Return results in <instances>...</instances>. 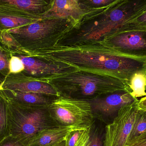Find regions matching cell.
<instances>
[{
  "instance_id": "cell-11",
  "label": "cell",
  "mask_w": 146,
  "mask_h": 146,
  "mask_svg": "<svg viewBox=\"0 0 146 146\" xmlns=\"http://www.w3.org/2000/svg\"><path fill=\"white\" fill-rule=\"evenodd\" d=\"M138 100L127 91H120L89 101L94 115L108 116L117 112L123 106Z\"/></svg>"
},
{
  "instance_id": "cell-22",
  "label": "cell",
  "mask_w": 146,
  "mask_h": 146,
  "mask_svg": "<svg viewBox=\"0 0 146 146\" xmlns=\"http://www.w3.org/2000/svg\"><path fill=\"white\" fill-rule=\"evenodd\" d=\"M146 131V112L139 109L135 117L129 141L137 137Z\"/></svg>"
},
{
  "instance_id": "cell-30",
  "label": "cell",
  "mask_w": 146,
  "mask_h": 146,
  "mask_svg": "<svg viewBox=\"0 0 146 146\" xmlns=\"http://www.w3.org/2000/svg\"><path fill=\"white\" fill-rule=\"evenodd\" d=\"M77 2H78V1H79V0H75Z\"/></svg>"
},
{
  "instance_id": "cell-15",
  "label": "cell",
  "mask_w": 146,
  "mask_h": 146,
  "mask_svg": "<svg viewBox=\"0 0 146 146\" xmlns=\"http://www.w3.org/2000/svg\"><path fill=\"white\" fill-rule=\"evenodd\" d=\"M54 0H0V4L13 5L37 17L42 19L51 9Z\"/></svg>"
},
{
  "instance_id": "cell-17",
  "label": "cell",
  "mask_w": 146,
  "mask_h": 146,
  "mask_svg": "<svg viewBox=\"0 0 146 146\" xmlns=\"http://www.w3.org/2000/svg\"><path fill=\"white\" fill-rule=\"evenodd\" d=\"M92 127L75 129L70 131L66 137L65 146H87L90 139Z\"/></svg>"
},
{
  "instance_id": "cell-1",
  "label": "cell",
  "mask_w": 146,
  "mask_h": 146,
  "mask_svg": "<svg viewBox=\"0 0 146 146\" xmlns=\"http://www.w3.org/2000/svg\"><path fill=\"white\" fill-rule=\"evenodd\" d=\"M67 44L36 50L29 56L113 76L127 85L135 73L146 70V58L122 54L103 40Z\"/></svg>"
},
{
  "instance_id": "cell-26",
  "label": "cell",
  "mask_w": 146,
  "mask_h": 146,
  "mask_svg": "<svg viewBox=\"0 0 146 146\" xmlns=\"http://www.w3.org/2000/svg\"><path fill=\"white\" fill-rule=\"evenodd\" d=\"M0 146H25L18 139L9 135L0 142Z\"/></svg>"
},
{
  "instance_id": "cell-3",
  "label": "cell",
  "mask_w": 146,
  "mask_h": 146,
  "mask_svg": "<svg viewBox=\"0 0 146 146\" xmlns=\"http://www.w3.org/2000/svg\"><path fill=\"white\" fill-rule=\"evenodd\" d=\"M135 13L130 0H118L106 7L90 10L66 40L70 42L102 40L121 31Z\"/></svg>"
},
{
  "instance_id": "cell-13",
  "label": "cell",
  "mask_w": 146,
  "mask_h": 146,
  "mask_svg": "<svg viewBox=\"0 0 146 146\" xmlns=\"http://www.w3.org/2000/svg\"><path fill=\"white\" fill-rule=\"evenodd\" d=\"M76 128L58 126L45 129L38 132L25 146H54L65 141L68 134Z\"/></svg>"
},
{
  "instance_id": "cell-7",
  "label": "cell",
  "mask_w": 146,
  "mask_h": 146,
  "mask_svg": "<svg viewBox=\"0 0 146 146\" xmlns=\"http://www.w3.org/2000/svg\"><path fill=\"white\" fill-rule=\"evenodd\" d=\"M137 100L122 107L111 123L106 127L103 146H128L139 110Z\"/></svg>"
},
{
  "instance_id": "cell-6",
  "label": "cell",
  "mask_w": 146,
  "mask_h": 146,
  "mask_svg": "<svg viewBox=\"0 0 146 146\" xmlns=\"http://www.w3.org/2000/svg\"><path fill=\"white\" fill-rule=\"evenodd\" d=\"M48 109L59 126L85 129L94 125V115L88 100L60 96L54 99Z\"/></svg>"
},
{
  "instance_id": "cell-2",
  "label": "cell",
  "mask_w": 146,
  "mask_h": 146,
  "mask_svg": "<svg viewBox=\"0 0 146 146\" xmlns=\"http://www.w3.org/2000/svg\"><path fill=\"white\" fill-rule=\"evenodd\" d=\"M38 78L54 87L60 96L88 101L116 92H130L128 85L118 78L79 69L48 78Z\"/></svg>"
},
{
  "instance_id": "cell-23",
  "label": "cell",
  "mask_w": 146,
  "mask_h": 146,
  "mask_svg": "<svg viewBox=\"0 0 146 146\" xmlns=\"http://www.w3.org/2000/svg\"><path fill=\"white\" fill-rule=\"evenodd\" d=\"M125 29L146 30V10L142 11L132 17L125 23L121 31Z\"/></svg>"
},
{
  "instance_id": "cell-24",
  "label": "cell",
  "mask_w": 146,
  "mask_h": 146,
  "mask_svg": "<svg viewBox=\"0 0 146 146\" xmlns=\"http://www.w3.org/2000/svg\"><path fill=\"white\" fill-rule=\"evenodd\" d=\"M9 74H17L23 72L25 69L24 64L20 58L13 56L9 62Z\"/></svg>"
},
{
  "instance_id": "cell-8",
  "label": "cell",
  "mask_w": 146,
  "mask_h": 146,
  "mask_svg": "<svg viewBox=\"0 0 146 146\" xmlns=\"http://www.w3.org/2000/svg\"><path fill=\"white\" fill-rule=\"evenodd\" d=\"M102 40L122 54L146 58V30L125 29Z\"/></svg>"
},
{
  "instance_id": "cell-31",
  "label": "cell",
  "mask_w": 146,
  "mask_h": 146,
  "mask_svg": "<svg viewBox=\"0 0 146 146\" xmlns=\"http://www.w3.org/2000/svg\"><path fill=\"white\" fill-rule=\"evenodd\" d=\"M144 110V111H145V112H146V110Z\"/></svg>"
},
{
  "instance_id": "cell-32",
  "label": "cell",
  "mask_w": 146,
  "mask_h": 146,
  "mask_svg": "<svg viewBox=\"0 0 146 146\" xmlns=\"http://www.w3.org/2000/svg\"><path fill=\"white\" fill-rule=\"evenodd\" d=\"M144 10H146V7L145 8V9H144Z\"/></svg>"
},
{
  "instance_id": "cell-12",
  "label": "cell",
  "mask_w": 146,
  "mask_h": 146,
  "mask_svg": "<svg viewBox=\"0 0 146 146\" xmlns=\"http://www.w3.org/2000/svg\"><path fill=\"white\" fill-rule=\"evenodd\" d=\"M42 19L16 6L0 4V31L27 25Z\"/></svg>"
},
{
  "instance_id": "cell-9",
  "label": "cell",
  "mask_w": 146,
  "mask_h": 146,
  "mask_svg": "<svg viewBox=\"0 0 146 146\" xmlns=\"http://www.w3.org/2000/svg\"><path fill=\"white\" fill-rule=\"evenodd\" d=\"M0 90L37 93L55 98L60 96L57 90L50 84L22 72L9 74L0 85Z\"/></svg>"
},
{
  "instance_id": "cell-21",
  "label": "cell",
  "mask_w": 146,
  "mask_h": 146,
  "mask_svg": "<svg viewBox=\"0 0 146 146\" xmlns=\"http://www.w3.org/2000/svg\"><path fill=\"white\" fill-rule=\"evenodd\" d=\"M118 0H79L80 8L85 13L90 10L106 7Z\"/></svg>"
},
{
  "instance_id": "cell-4",
  "label": "cell",
  "mask_w": 146,
  "mask_h": 146,
  "mask_svg": "<svg viewBox=\"0 0 146 146\" xmlns=\"http://www.w3.org/2000/svg\"><path fill=\"white\" fill-rule=\"evenodd\" d=\"M78 24L68 18H46L7 31L18 43L20 55L29 56L34 51L60 44Z\"/></svg>"
},
{
  "instance_id": "cell-16",
  "label": "cell",
  "mask_w": 146,
  "mask_h": 146,
  "mask_svg": "<svg viewBox=\"0 0 146 146\" xmlns=\"http://www.w3.org/2000/svg\"><path fill=\"white\" fill-rule=\"evenodd\" d=\"M0 92L5 96L15 101L30 105L48 106L56 98L37 93L22 92L4 90H0Z\"/></svg>"
},
{
  "instance_id": "cell-27",
  "label": "cell",
  "mask_w": 146,
  "mask_h": 146,
  "mask_svg": "<svg viewBox=\"0 0 146 146\" xmlns=\"http://www.w3.org/2000/svg\"><path fill=\"white\" fill-rule=\"evenodd\" d=\"M128 146H146V131L129 141Z\"/></svg>"
},
{
  "instance_id": "cell-28",
  "label": "cell",
  "mask_w": 146,
  "mask_h": 146,
  "mask_svg": "<svg viewBox=\"0 0 146 146\" xmlns=\"http://www.w3.org/2000/svg\"><path fill=\"white\" fill-rule=\"evenodd\" d=\"M138 106L139 109L146 110V96L139 100Z\"/></svg>"
},
{
  "instance_id": "cell-19",
  "label": "cell",
  "mask_w": 146,
  "mask_h": 146,
  "mask_svg": "<svg viewBox=\"0 0 146 146\" xmlns=\"http://www.w3.org/2000/svg\"><path fill=\"white\" fill-rule=\"evenodd\" d=\"M9 135L7 101L0 92V142Z\"/></svg>"
},
{
  "instance_id": "cell-5",
  "label": "cell",
  "mask_w": 146,
  "mask_h": 146,
  "mask_svg": "<svg viewBox=\"0 0 146 146\" xmlns=\"http://www.w3.org/2000/svg\"><path fill=\"white\" fill-rule=\"evenodd\" d=\"M4 95L8 103L9 135L17 138L25 145L40 131L59 126L50 117L48 106L25 104Z\"/></svg>"
},
{
  "instance_id": "cell-29",
  "label": "cell",
  "mask_w": 146,
  "mask_h": 146,
  "mask_svg": "<svg viewBox=\"0 0 146 146\" xmlns=\"http://www.w3.org/2000/svg\"><path fill=\"white\" fill-rule=\"evenodd\" d=\"M54 146H65V141H63V142H62V143L58 144V145H55Z\"/></svg>"
},
{
  "instance_id": "cell-20",
  "label": "cell",
  "mask_w": 146,
  "mask_h": 146,
  "mask_svg": "<svg viewBox=\"0 0 146 146\" xmlns=\"http://www.w3.org/2000/svg\"><path fill=\"white\" fill-rule=\"evenodd\" d=\"M13 56L0 41V85L9 74V62Z\"/></svg>"
},
{
  "instance_id": "cell-14",
  "label": "cell",
  "mask_w": 146,
  "mask_h": 146,
  "mask_svg": "<svg viewBox=\"0 0 146 146\" xmlns=\"http://www.w3.org/2000/svg\"><path fill=\"white\" fill-rule=\"evenodd\" d=\"M85 13L75 0H54L52 8L42 19L66 18L79 23Z\"/></svg>"
},
{
  "instance_id": "cell-18",
  "label": "cell",
  "mask_w": 146,
  "mask_h": 146,
  "mask_svg": "<svg viewBox=\"0 0 146 146\" xmlns=\"http://www.w3.org/2000/svg\"><path fill=\"white\" fill-rule=\"evenodd\" d=\"M128 86L130 94L134 98L146 96V70L135 73Z\"/></svg>"
},
{
  "instance_id": "cell-25",
  "label": "cell",
  "mask_w": 146,
  "mask_h": 146,
  "mask_svg": "<svg viewBox=\"0 0 146 146\" xmlns=\"http://www.w3.org/2000/svg\"><path fill=\"white\" fill-rule=\"evenodd\" d=\"M87 146H103L100 135L97 129L94 128V125L91 129L90 139Z\"/></svg>"
},
{
  "instance_id": "cell-10",
  "label": "cell",
  "mask_w": 146,
  "mask_h": 146,
  "mask_svg": "<svg viewBox=\"0 0 146 146\" xmlns=\"http://www.w3.org/2000/svg\"><path fill=\"white\" fill-rule=\"evenodd\" d=\"M22 61L24 74L38 78H48L72 72L77 68L67 64L54 63L30 56L16 55Z\"/></svg>"
}]
</instances>
